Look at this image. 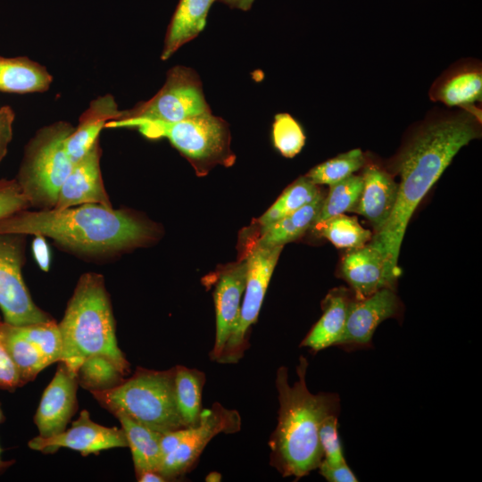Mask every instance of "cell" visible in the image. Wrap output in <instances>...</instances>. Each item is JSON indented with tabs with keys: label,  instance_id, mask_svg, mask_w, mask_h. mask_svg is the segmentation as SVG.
I'll use <instances>...</instances> for the list:
<instances>
[{
	"label": "cell",
	"instance_id": "obj_1",
	"mask_svg": "<svg viewBox=\"0 0 482 482\" xmlns=\"http://www.w3.org/2000/svg\"><path fill=\"white\" fill-rule=\"evenodd\" d=\"M480 136L477 108L435 107L410 131L393 162L401 179L394 209L370 243L382 253L394 283L400 275L397 261L411 215L458 152Z\"/></svg>",
	"mask_w": 482,
	"mask_h": 482
},
{
	"label": "cell",
	"instance_id": "obj_2",
	"mask_svg": "<svg viewBox=\"0 0 482 482\" xmlns=\"http://www.w3.org/2000/svg\"><path fill=\"white\" fill-rule=\"evenodd\" d=\"M43 236L60 247L87 257H110L154 237L145 220L126 210L98 204L65 209L22 210L0 218V234Z\"/></svg>",
	"mask_w": 482,
	"mask_h": 482
},
{
	"label": "cell",
	"instance_id": "obj_3",
	"mask_svg": "<svg viewBox=\"0 0 482 482\" xmlns=\"http://www.w3.org/2000/svg\"><path fill=\"white\" fill-rule=\"evenodd\" d=\"M307 359L301 355L296 366L297 380L291 386L288 370L281 366L276 372L278 422L268 445L270 464L283 478L299 479L318 469L323 460L319 430L323 420L338 415L340 398L336 393L312 394L307 387Z\"/></svg>",
	"mask_w": 482,
	"mask_h": 482
},
{
	"label": "cell",
	"instance_id": "obj_4",
	"mask_svg": "<svg viewBox=\"0 0 482 482\" xmlns=\"http://www.w3.org/2000/svg\"><path fill=\"white\" fill-rule=\"evenodd\" d=\"M62 341L61 361L77 374L84 359L99 354L111 359L126 376L129 363L118 346L115 320L102 275L83 274L58 323Z\"/></svg>",
	"mask_w": 482,
	"mask_h": 482
},
{
	"label": "cell",
	"instance_id": "obj_5",
	"mask_svg": "<svg viewBox=\"0 0 482 482\" xmlns=\"http://www.w3.org/2000/svg\"><path fill=\"white\" fill-rule=\"evenodd\" d=\"M92 395L113 415L124 414L160 433L187 428L177 406L174 368H137L132 377L119 386Z\"/></svg>",
	"mask_w": 482,
	"mask_h": 482
},
{
	"label": "cell",
	"instance_id": "obj_6",
	"mask_svg": "<svg viewBox=\"0 0 482 482\" xmlns=\"http://www.w3.org/2000/svg\"><path fill=\"white\" fill-rule=\"evenodd\" d=\"M74 128L57 121L40 129L29 141L15 178L30 207L54 209L73 162L65 144Z\"/></svg>",
	"mask_w": 482,
	"mask_h": 482
},
{
	"label": "cell",
	"instance_id": "obj_7",
	"mask_svg": "<svg viewBox=\"0 0 482 482\" xmlns=\"http://www.w3.org/2000/svg\"><path fill=\"white\" fill-rule=\"evenodd\" d=\"M105 127H135L147 138L166 137L198 170L233 161L228 125L211 111L177 122L118 120L108 121Z\"/></svg>",
	"mask_w": 482,
	"mask_h": 482
},
{
	"label": "cell",
	"instance_id": "obj_8",
	"mask_svg": "<svg viewBox=\"0 0 482 482\" xmlns=\"http://www.w3.org/2000/svg\"><path fill=\"white\" fill-rule=\"evenodd\" d=\"M283 246L258 244L246 261V279L239 318L216 361L220 364L237 363L249 347V331L256 323L264 296Z\"/></svg>",
	"mask_w": 482,
	"mask_h": 482
},
{
	"label": "cell",
	"instance_id": "obj_9",
	"mask_svg": "<svg viewBox=\"0 0 482 482\" xmlns=\"http://www.w3.org/2000/svg\"><path fill=\"white\" fill-rule=\"evenodd\" d=\"M206 112L210 109L198 75L190 68L176 66L168 71L164 85L154 96L123 111L119 120L177 122Z\"/></svg>",
	"mask_w": 482,
	"mask_h": 482
},
{
	"label": "cell",
	"instance_id": "obj_10",
	"mask_svg": "<svg viewBox=\"0 0 482 482\" xmlns=\"http://www.w3.org/2000/svg\"><path fill=\"white\" fill-rule=\"evenodd\" d=\"M25 249L26 235L0 234V309L4 320L16 326L53 320L34 303L24 282Z\"/></svg>",
	"mask_w": 482,
	"mask_h": 482
},
{
	"label": "cell",
	"instance_id": "obj_11",
	"mask_svg": "<svg viewBox=\"0 0 482 482\" xmlns=\"http://www.w3.org/2000/svg\"><path fill=\"white\" fill-rule=\"evenodd\" d=\"M241 429V416L236 410L227 409L220 403L203 409L196 426L187 427L180 444L164 455L157 471L167 481L188 472L198 461L208 443L220 433L233 434Z\"/></svg>",
	"mask_w": 482,
	"mask_h": 482
},
{
	"label": "cell",
	"instance_id": "obj_12",
	"mask_svg": "<svg viewBox=\"0 0 482 482\" xmlns=\"http://www.w3.org/2000/svg\"><path fill=\"white\" fill-rule=\"evenodd\" d=\"M400 301L393 288H382L374 294L351 300L344 333L336 346L351 352L372 346L371 340L378 325L395 317Z\"/></svg>",
	"mask_w": 482,
	"mask_h": 482
},
{
	"label": "cell",
	"instance_id": "obj_13",
	"mask_svg": "<svg viewBox=\"0 0 482 482\" xmlns=\"http://www.w3.org/2000/svg\"><path fill=\"white\" fill-rule=\"evenodd\" d=\"M28 445L30 449L45 453H53L61 447H66L83 455L111 448L128 447L122 428H108L94 422L86 410L80 412L70 428L50 437L35 436Z\"/></svg>",
	"mask_w": 482,
	"mask_h": 482
},
{
	"label": "cell",
	"instance_id": "obj_14",
	"mask_svg": "<svg viewBox=\"0 0 482 482\" xmlns=\"http://www.w3.org/2000/svg\"><path fill=\"white\" fill-rule=\"evenodd\" d=\"M60 362L34 416V422L42 437H50L65 430L76 411L77 374L65 363Z\"/></svg>",
	"mask_w": 482,
	"mask_h": 482
},
{
	"label": "cell",
	"instance_id": "obj_15",
	"mask_svg": "<svg viewBox=\"0 0 482 482\" xmlns=\"http://www.w3.org/2000/svg\"><path fill=\"white\" fill-rule=\"evenodd\" d=\"M428 97L447 108L476 105L482 98V62L473 57L460 59L431 84Z\"/></svg>",
	"mask_w": 482,
	"mask_h": 482
},
{
	"label": "cell",
	"instance_id": "obj_16",
	"mask_svg": "<svg viewBox=\"0 0 482 482\" xmlns=\"http://www.w3.org/2000/svg\"><path fill=\"white\" fill-rule=\"evenodd\" d=\"M101 148L97 140L76 162L63 181L54 209H65L85 204L112 207L104 186L100 169Z\"/></svg>",
	"mask_w": 482,
	"mask_h": 482
},
{
	"label": "cell",
	"instance_id": "obj_17",
	"mask_svg": "<svg viewBox=\"0 0 482 482\" xmlns=\"http://www.w3.org/2000/svg\"><path fill=\"white\" fill-rule=\"evenodd\" d=\"M246 261L234 264L220 275L213 291L216 333L210 357L217 361L239 318L246 279Z\"/></svg>",
	"mask_w": 482,
	"mask_h": 482
},
{
	"label": "cell",
	"instance_id": "obj_18",
	"mask_svg": "<svg viewBox=\"0 0 482 482\" xmlns=\"http://www.w3.org/2000/svg\"><path fill=\"white\" fill-rule=\"evenodd\" d=\"M362 188L353 212L366 218L378 233L394 209L398 184L391 174L376 163L362 167Z\"/></svg>",
	"mask_w": 482,
	"mask_h": 482
},
{
	"label": "cell",
	"instance_id": "obj_19",
	"mask_svg": "<svg viewBox=\"0 0 482 482\" xmlns=\"http://www.w3.org/2000/svg\"><path fill=\"white\" fill-rule=\"evenodd\" d=\"M342 275L355 298L369 296L382 288H393L382 253L370 243L353 249L343 259Z\"/></svg>",
	"mask_w": 482,
	"mask_h": 482
},
{
	"label": "cell",
	"instance_id": "obj_20",
	"mask_svg": "<svg viewBox=\"0 0 482 482\" xmlns=\"http://www.w3.org/2000/svg\"><path fill=\"white\" fill-rule=\"evenodd\" d=\"M120 111L112 95L99 96L91 101L88 108L81 114L79 125L74 128L65 144L71 162L81 159L98 140V136L108 121L120 119Z\"/></svg>",
	"mask_w": 482,
	"mask_h": 482
},
{
	"label": "cell",
	"instance_id": "obj_21",
	"mask_svg": "<svg viewBox=\"0 0 482 482\" xmlns=\"http://www.w3.org/2000/svg\"><path fill=\"white\" fill-rule=\"evenodd\" d=\"M343 288L332 290L323 301V313L300 344L317 353L336 346L345 327L348 306L351 302Z\"/></svg>",
	"mask_w": 482,
	"mask_h": 482
},
{
	"label": "cell",
	"instance_id": "obj_22",
	"mask_svg": "<svg viewBox=\"0 0 482 482\" xmlns=\"http://www.w3.org/2000/svg\"><path fill=\"white\" fill-rule=\"evenodd\" d=\"M217 0H179L169 24L161 58L169 59L205 27L209 10Z\"/></svg>",
	"mask_w": 482,
	"mask_h": 482
},
{
	"label": "cell",
	"instance_id": "obj_23",
	"mask_svg": "<svg viewBox=\"0 0 482 482\" xmlns=\"http://www.w3.org/2000/svg\"><path fill=\"white\" fill-rule=\"evenodd\" d=\"M53 78L47 70L27 57L0 56V91L35 93L46 91Z\"/></svg>",
	"mask_w": 482,
	"mask_h": 482
},
{
	"label": "cell",
	"instance_id": "obj_24",
	"mask_svg": "<svg viewBox=\"0 0 482 482\" xmlns=\"http://www.w3.org/2000/svg\"><path fill=\"white\" fill-rule=\"evenodd\" d=\"M128 447L130 448L135 472L156 470L162 461L161 438L162 433L144 426L131 418L118 413Z\"/></svg>",
	"mask_w": 482,
	"mask_h": 482
},
{
	"label": "cell",
	"instance_id": "obj_25",
	"mask_svg": "<svg viewBox=\"0 0 482 482\" xmlns=\"http://www.w3.org/2000/svg\"><path fill=\"white\" fill-rule=\"evenodd\" d=\"M323 195L300 209L282 217L262 230V237L256 244L262 246H283L303 236L312 228L320 210Z\"/></svg>",
	"mask_w": 482,
	"mask_h": 482
},
{
	"label": "cell",
	"instance_id": "obj_26",
	"mask_svg": "<svg viewBox=\"0 0 482 482\" xmlns=\"http://www.w3.org/2000/svg\"><path fill=\"white\" fill-rule=\"evenodd\" d=\"M4 344L19 372L22 386L33 380L48 363L38 349L21 333L19 326L0 323Z\"/></svg>",
	"mask_w": 482,
	"mask_h": 482
},
{
	"label": "cell",
	"instance_id": "obj_27",
	"mask_svg": "<svg viewBox=\"0 0 482 482\" xmlns=\"http://www.w3.org/2000/svg\"><path fill=\"white\" fill-rule=\"evenodd\" d=\"M205 374L182 365L174 367V388L177 406L187 427L197 425L202 409V393Z\"/></svg>",
	"mask_w": 482,
	"mask_h": 482
},
{
	"label": "cell",
	"instance_id": "obj_28",
	"mask_svg": "<svg viewBox=\"0 0 482 482\" xmlns=\"http://www.w3.org/2000/svg\"><path fill=\"white\" fill-rule=\"evenodd\" d=\"M321 195L318 185L312 183L306 177L299 178L258 220L262 230L282 217L312 202Z\"/></svg>",
	"mask_w": 482,
	"mask_h": 482
},
{
	"label": "cell",
	"instance_id": "obj_29",
	"mask_svg": "<svg viewBox=\"0 0 482 482\" xmlns=\"http://www.w3.org/2000/svg\"><path fill=\"white\" fill-rule=\"evenodd\" d=\"M124 376L113 361L99 354L84 359L77 371L79 385L90 393L112 389L124 381Z\"/></svg>",
	"mask_w": 482,
	"mask_h": 482
},
{
	"label": "cell",
	"instance_id": "obj_30",
	"mask_svg": "<svg viewBox=\"0 0 482 482\" xmlns=\"http://www.w3.org/2000/svg\"><path fill=\"white\" fill-rule=\"evenodd\" d=\"M313 228L320 237L338 248H360L372 237V233L362 228L355 218L344 213L333 216Z\"/></svg>",
	"mask_w": 482,
	"mask_h": 482
},
{
	"label": "cell",
	"instance_id": "obj_31",
	"mask_svg": "<svg viewBox=\"0 0 482 482\" xmlns=\"http://www.w3.org/2000/svg\"><path fill=\"white\" fill-rule=\"evenodd\" d=\"M362 188V178L361 175L354 174L330 185L328 194L326 198H323L312 228L333 216L353 212L359 201Z\"/></svg>",
	"mask_w": 482,
	"mask_h": 482
},
{
	"label": "cell",
	"instance_id": "obj_32",
	"mask_svg": "<svg viewBox=\"0 0 482 482\" xmlns=\"http://www.w3.org/2000/svg\"><path fill=\"white\" fill-rule=\"evenodd\" d=\"M360 148L340 154L309 170L305 177L315 185H333L354 174L366 163Z\"/></svg>",
	"mask_w": 482,
	"mask_h": 482
},
{
	"label": "cell",
	"instance_id": "obj_33",
	"mask_svg": "<svg viewBox=\"0 0 482 482\" xmlns=\"http://www.w3.org/2000/svg\"><path fill=\"white\" fill-rule=\"evenodd\" d=\"M21 333L38 349L48 365L61 361L62 341L54 320L19 326Z\"/></svg>",
	"mask_w": 482,
	"mask_h": 482
},
{
	"label": "cell",
	"instance_id": "obj_34",
	"mask_svg": "<svg viewBox=\"0 0 482 482\" xmlns=\"http://www.w3.org/2000/svg\"><path fill=\"white\" fill-rule=\"evenodd\" d=\"M272 137L275 147L287 158L300 153L305 144V136L300 124L288 113L275 116L272 126Z\"/></svg>",
	"mask_w": 482,
	"mask_h": 482
},
{
	"label": "cell",
	"instance_id": "obj_35",
	"mask_svg": "<svg viewBox=\"0 0 482 482\" xmlns=\"http://www.w3.org/2000/svg\"><path fill=\"white\" fill-rule=\"evenodd\" d=\"M337 417L338 415L327 417L319 430L323 461L332 465L346 462L338 434Z\"/></svg>",
	"mask_w": 482,
	"mask_h": 482
},
{
	"label": "cell",
	"instance_id": "obj_36",
	"mask_svg": "<svg viewBox=\"0 0 482 482\" xmlns=\"http://www.w3.org/2000/svg\"><path fill=\"white\" fill-rule=\"evenodd\" d=\"M30 207L15 179H0V218Z\"/></svg>",
	"mask_w": 482,
	"mask_h": 482
},
{
	"label": "cell",
	"instance_id": "obj_37",
	"mask_svg": "<svg viewBox=\"0 0 482 482\" xmlns=\"http://www.w3.org/2000/svg\"><path fill=\"white\" fill-rule=\"evenodd\" d=\"M0 319V323H1ZM19 372L4 344L0 332V388L12 391L21 386Z\"/></svg>",
	"mask_w": 482,
	"mask_h": 482
},
{
	"label": "cell",
	"instance_id": "obj_38",
	"mask_svg": "<svg viewBox=\"0 0 482 482\" xmlns=\"http://www.w3.org/2000/svg\"><path fill=\"white\" fill-rule=\"evenodd\" d=\"M317 470L328 482H357L359 480L347 462L332 465L322 460Z\"/></svg>",
	"mask_w": 482,
	"mask_h": 482
},
{
	"label": "cell",
	"instance_id": "obj_39",
	"mask_svg": "<svg viewBox=\"0 0 482 482\" xmlns=\"http://www.w3.org/2000/svg\"><path fill=\"white\" fill-rule=\"evenodd\" d=\"M14 112L10 106L0 108V162L7 153L12 137Z\"/></svg>",
	"mask_w": 482,
	"mask_h": 482
},
{
	"label": "cell",
	"instance_id": "obj_40",
	"mask_svg": "<svg viewBox=\"0 0 482 482\" xmlns=\"http://www.w3.org/2000/svg\"><path fill=\"white\" fill-rule=\"evenodd\" d=\"M32 250L39 268L44 271H47L50 266V251L45 237L36 236Z\"/></svg>",
	"mask_w": 482,
	"mask_h": 482
},
{
	"label": "cell",
	"instance_id": "obj_41",
	"mask_svg": "<svg viewBox=\"0 0 482 482\" xmlns=\"http://www.w3.org/2000/svg\"><path fill=\"white\" fill-rule=\"evenodd\" d=\"M137 481L139 482H164L166 478L158 471L153 470H143L136 473Z\"/></svg>",
	"mask_w": 482,
	"mask_h": 482
},
{
	"label": "cell",
	"instance_id": "obj_42",
	"mask_svg": "<svg viewBox=\"0 0 482 482\" xmlns=\"http://www.w3.org/2000/svg\"><path fill=\"white\" fill-rule=\"evenodd\" d=\"M232 9L249 11L255 0H217Z\"/></svg>",
	"mask_w": 482,
	"mask_h": 482
},
{
	"label": "cell",
	"instance_id": "obj_43",
	"mask_svg": "<svg viewBox=\"0 0 482 482\" xmlns=\"http://www.w3.org/2000/svg\"><path fill=\"white\" fill-rule=\"evenodd\" d=\"M220 480H221V474L217 471L210 472L205 478V481L207 482H219Z\"/></svg>",
	"mask_w": 482,
	"mask_h": 482
},
{
	"label": "cell",
	"instance_id": "obj_44",
	"mask_svg": "<svg viewBox=\"0 0 482 482\" xmlns=\"http://www.w3.org/2000/svg\"><path fill=\"white\" fill-rule=\"evenodd\" d=\"M2 448L0 447V474L3 473L7 468H9L12 462L11 461H4L2 458Z\"/></svg>",
	"mask_w": 482,
	"mask_h": 482
},
{
	"label": "cell",
	"instance_id": "obj_45",
	"mask_svg": "<svg viewBox=\"0 0 482 482\" xmlns=\"http://www.w3.org/2000/svg\"><path fill=\"white\" fill-rule=\"evenodd\" d=\"M3 420H4V414H3L2 409L0 407V423L3 421Z\"/></svg>",
	"mask_w": 482,
	"mask_h": 482
}]
</instances>
